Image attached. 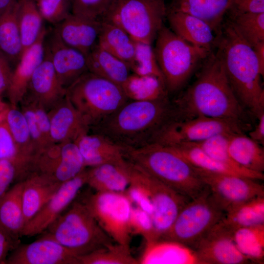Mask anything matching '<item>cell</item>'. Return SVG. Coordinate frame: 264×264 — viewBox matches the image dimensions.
I'll list each match as a JSON object with an SVG mask.
<instances>
[{"label": "cell", "mask_w": 264, "mask_h": 264, "mask_svg": "<svg viewBox=\"0 0 264 264\" xmlns=\"http://www.w3.org/2000/svg\"><path fill=\"white\" fill-rule=\"evenodd\" d=\"M202 63L196 80L172 103L175 115L244 122L245 109L232 89L216 53L212 51Z\"/></svg>", "instance_id": "obj_1"}, {"label": "cell", "mask_w": 264, "mask_h": 264, "mask_svg": "<svg viewBox=\"0 0 264 264\" xmlns=\"http://www.w3.org/2000/svg\"><path fill=\"white\" fill-rule=\"evenodd\" d=\"M215 47L236 97L245 109L258 117L264 112V74L254 49L229 19L216 35Z\"/></svg>", "instance_id": "obj_2"}, {"label": "cell", "mask_w": 264, "mask_h": 264, "mask_svg": "<svg viewBox=\"0 0 264 264\" xmlns=\"http://www.w3.org/2000/svg\"><path fill=\"white\" fill-rule=\"evenodd\" d=\"M173 112V105L169 98L129 100L92 127L89 132L105 136L128 150L135 149L150 144L156 131Z\"/></svg>", "instance_id": "obj_3"}, {"label": "cell", "mask_w": 264, "mask_h": 264, "mask_svg": "<svg viewBox=\"0 0 264 264\" xmlns=\"http://www.w3.org/2000/svg\"><path fill=\"white\" fill-rule=\"evenodd\" d=\"M126 158L176 192L191 199L208 189L195 167L170 147L149 144L128 150Z\"/></svg>", "instance_id": "obj_4"}, {"label": "cell", "mask_w": 264, "mask_h": 264, "mask_svg": "<svg viewBox=\"0 0 264 264\" xmlns=\"http://www.w3.org/2000/svg\"><path fill=\"white\" fill-rule=\"evenodd\" d=\"M41 233L77 257L115 242L99 225L83 201H74Z\"/></svg>", "instance_id": "obj_5"}, {"label": "cell", "mask_w": 264, "mask_h": 264, "mask_svg": "<svg viewBox=\"0 0 264 264\" xmlns=\"http://www.w3.org/2000/svg\"><path fill=\"white\" fill-rule=\"evenodd\" d=\"M154 47L168 93L179 91L212 52L194 46L164 25Z\"/></svg>", "instance_id": "obj_6"}, {"label": "cell", "mask_w": 264, "mask_h": 264, "mask_svg": "<svg viewBox=\"0 0 264 264\" xmlns=\"http://www.w3.org/2000/svg\"><path fill=\"white\" fill-rule=\"evenodd\" d=\"M66 95L90 129L129 100L120 86L89 71L66 89Z\"/></svg>", "instance_id": "obj_7"}, {"label": "cell", "mask_w": 264, "mask_h": 264, "mask_svg": "<svg viewBox=\"0 0 264 264\" xmlns=\"http://www.w3.org/2000/svg\"><path fill=\"white\" fill-rule=\"evenodd\" d=\"M166 15L163 0H112L100 21L119 27L134 41L152 44Z\"/></svg>", "instance_id": "obj_8"}, {"label": "cell", "mask_w": 264, "mask_h": 264, "mask_svg": "<svg viewBox=\"0 0 264 264\" xmlns=\"http://www.w3.org/2000/svg\"><path fill=\"white\" fill-rule=\"evenodd\" d=\"M245 124L202 116L182 118L173 113L158 129L150 144L174 146L200 142L219 134L243 133Z\"/></svg>", "instance_id": "obj_9"}, {"label": "cell", "mask_w": 264, "mask_h": 264, "mask_svg": "<svg viewBox=\"0 0 264 264\" xmlns=\"http://www.w3.org/2000/svg\"><path fill=\"white\" fill-rule=\"evenodd\" d=\"M224 214L213 199L208 189L184 206L159 239L177 242L195 250Z\"/></svg>", "instance_id": "obj_10"}, {"label": "cell", "mask_w": 264, "mask_h": 264, "mask_svg": "<svg viewBox=\"0 0 264 264\" xmlns=\"http://www.w3.org/2000/svg\"><path fill=\"white\" fill-rule=\"evenodd\" d=\"M99 225L115 242L130 245L132 203L125 193L96 192L83 201Z\"/></svg>", "instance_id": "obj_11"}, {"label": "cell", "mask_w": 264, "mask_h": 264, "mask_svg": "<svg viewBox=\"0 0 264 264\" xmlns=\"http://www.w3.org/2000/svg\"><path fill=\"white\" fill-rule=\"evenodd\" d=\"M129 161L132 172L144 185L152 202L153 212L151 219L157 240L169 230L180 211L191 199L176 192L141 167Z\"/></svg>", "instance_id": "obj_12"}, {"label": "cell", "mask_w": 264, "mask_h": 264, "mask_svg": "<svg viewBox=\"0 0 264 264\" xmlns=\"http://www.w3.org/2000/svg\"><path fill=\"white\" fill-rule=\"evenodd\" d=\"M195 168L213 199L225 213L254 198L264 196V186L259 180Z\"/></svg>", "instance_id": "obj_13"}, {"label": "cell", "mask_w": 264, "mask_h": 264, "mask_svg": "<svg viewBox=\"0 0 264 264\" xmlns=\"http://www.w3.org/2000/svg\"><path fill=\"white\" fill-rule=\"evenodd\" d=\"M86 168L76 143L66 142L53 144L37 153L32 161L29 175L38 174L62 183Z\"/></svg>", "instance_id": "obj_14"}, {"label": "cell", "mask_w": 264, "mask_h": 264, "mask_svg": "<svg viewBox=\"0 0 264 264\" xmlns=\"http://www.w3.org/2000/svg\"><path fill=\"white\" fill-rule=\"evenodd\" d=\"M86 168L72 178L62 183L53 196L26 224L22 236L41 234L73 202L81 188L86 184Z\"/></svg>", "instance_id": "obj_15"}, {"label": "cell", "mask_w": 264, "mask_h": 264, "mask_svg": "<svg viewBox=\"0 0 264 264\" xmlns=\"http://www.w3.org/2000/svg\"><path fill=\"white\" fill-rule=\"evenodd\" d=\"M5 264H79L77 257L55 241L41 236L20 243L9 254Z\"/></svg>", "instance_id": "obj_16"}, {"label": "cell", "mask_w": 264, "mask_h": 264, "mask_svg": "<svg viewBox=\"0 0 264 264\" xmlns=\"http://www.w3.org/2000/svg\"><path fill=\"white\" fill-rule=\"evenodd\" d=\"M195 250L201 264H253L237 248L232 232L219 222L199 242Z\"/></svg>", "instance_id": "obj_17"}, {"label": "cell", "mask_w": 264, "mask_h": 264, "mask_svg": "<svg viewBox=\"0 0 264 264\" xmlns=\"http://www.w3.org/2000/svg\"><path fill=\"white\" fill-rule=\"evenodd\" d=\"M47 41L45 40V48L60 84L66 89L88 71L87 56L65 44L55 29Z\"/></svg>", "instance_id": "obj_18"}, {"label": "cell", "mask_w": 264, "mask_h": 264, "mask_svg": "<svg viewBox=\"0 0 264 264\" xmlns=\"http://www.w3.org/2000/svg\"><path fill=\"white\" fill-rule=\"evenodd\" d=\"M53 144L75 142L90 128L66 95L48 111Z\"/></svg>", "instance_id": "obj_19"}, {"label": "cell", "mask_w": 264, "mask_h": 264, "mask_svg": "<svg viewBox=\"0 0 264 264\" xmlns=\"http://www.w3.org/2000/svg\"><path fill=\"white\" fill-rule=\"evenodd\" d=\"M66 93V89L60 84L45 48L44 59L34 71L24 96L37 102L48 111L63 99Z\"/></svg>", "instance_id": "obj_20"}, {"label": "cell", "mask_w": 264, "mask_h": 264, "mask_svg": "<svg viewBox=\"0 0 264 264\" xmlns=\"http://www.w3.org/2000/svg\"><path fill=\"white\" fill-rule=\"evenodd\" d=\"M101 25L100 20L71 13L56 25L55 30L65 44L87 56L97 44Z\"/></svg>", "instance_id": "obj_21"}, {"label": "cell", "mask_w": 264, "mask_h": 264, "mask_svg": "<svg viewBox=\"0 0 264 264\" xmlns=\"http://www.w3.org/2000/svg\"><path fill=\"white\" fill-rule=\"evenodd\" d=\"M46 35L45 28L38 41L23 53L13 70L10 83L6 91L10 104L18 106L25 94L34 71L44 59Z\"/></svg>", "instance_id": "obj_22"}, {"label": "cell", "mask_w": 264, "mask_h": 264, "mask_svg": "<svg viewBox=\"0 0 264 264\" xmlns=\"http://www.w3.org/2000/svg\"><path fill=\"white\" fill-rule=\"evenodd\" d=\"M75 142L86 168L106 163H121L127 159L128 150L98 133L89 132L84 134Z\"/></svg>", "instance_id": "obj_23"}, {"label": "cell", "mask_w": 264, "mask_h": 264, "mask_svg": "<svg viewBox=\"0 0 264 264\" xmlns=\"http://www.w3.org/2000/svg\"><path fill=\"white\" fill-rule=\"evenodd\" d=\"M170 28L180 38L210 52L215 47V34L204 21L191 15L177 11H167Z\"/></svg>", "instance_id": "obj_24"}, {"label": "cell", "mask_w": 264, "mask_h": 264, "mask_svg": "<svg viewBox=\"0 0 264 264\" xmlns=\"http://www.w3.org/2000/svg\"><path fill=\"white\" fill-rule=\"evenodd\" d=\"M140 264H201L196 251L177 242L159 239L146 242Z\"/></svg>", "instance_id": "obj_25"}, {"label": "cell", "mask_w": 264, "mask_h": 264, "mask_svg": "<svg viewBox=\"0 0 264 264\" xmlns=\"http://www.w3.org/2000/svg\"><path fill=\"white\" fill-rule=\"evenodd\" d=\"M87 182L96 192L125 193L130 183L129 161L106 163L87 169Z\"/></svg>", "instance_id": "obj_26"}, {"label": "cell", "mask_w": 264, "mask_h": 264, "mask_svg": "<svg viewBox=\"0 0 264 264\" xmlns=\"http://www.w3.org/2000/svg\"><path fill=\"white\" fill-rule=\"evenodd\" d=\"M22 199L26 224L42 209L62 183L32 173L24 180Z\"/></svg>", "instance_id": "obj_27"}, {"label": "cell", "mask_w": 264, "mask_h": 264, "mask_svg": "<svg viewBox=\"0 0 264 264\" xmlns=\"http://www.w3.org/2000/svg\"><path fill=\"white\" fill-rule=\"evenodd\" d=\"M230 0H172L167 11H177L206 22L215 35L220 31Z\"/></svg>", "instance_id": "obj_28"}, {"label": "cell", "mask_w": 264, "mask_h": 264, "mask_svg": "<svg viewBox=\"0 0 264 264\" xmlns=\"http://www.w3.org/2000/svg\"><path fill=\"white\" fill-rule=\"evenodd\" d=\"M88 71L121 87L132 73L128 64L97 44L87 56Z\"/></svg>", "instance_id": "obj_29"}, {"label": "cell", "mask_w": 264, "mask_h": 264, "mask_svg": "<svg viewBox=\"0 0 264 264\" xmlns=\"http://www.w3.org/2000/svg\"><path fill=\"white\" fill-rule=\"evenodd\" d=\"M23 180L18 181L0 198V224L19 240L25 225L22 195Z\"/></svg>", "instance_id": "obj_30"}, {"label": "cell", "mask_w": 264, "mask_h": 264, "mask_svg": "<svg viewBox=\"0 0 264 264\" xmlns=\"http://www.w3.org/2000/svg\"><path fill=\"white\" fill-rule=\"evenodd\" d=\"M6 118L16 145L18 162L26 171H29L36 152L26 119L18 106L10 104L6 109Z\"/></svg>", "instance_id": "obj_31"}, {"label": "cell", "mask_w": 264, "mask_h": 264, "mask_svg": "<svg viewBox=\"0 0 264 264\" xmlns=\"http://www.w3.org/2000/svg\"><path fill=\"white\" fill-rule=\"evenodd\" d=\"M18 0L0 13V51L10 63H17L22 54L18 23Z\"/></svg>", "instance_id": "obj_32"}, {"label": "cell", "mask_w": 264, "mask_h": 264, "mask_svg": "<svg viewBox=\"0 0 264 264\" xmlns=\"http://www.w3.org/2000/svg\"><path fill=\"white\" fill-rule=\"evenodd\" d=\"M228 152L232 159L239 166L249 171L263 173L264 150L243 133L230 135Z\"/></svg>", "instance_id": "obj_33"}, {"label": "cell", "mask_w": 264, "mask_h": 264, "mask_svg": "<svg viewBox=\"0 0 264 264\" xmlns=\"http://www.w3.org/2000/svg\"><path fill=\"white\" fill-rule=\"evenodd\" d=\"M121 87L130 100L152 101L169 98L164 81L154 76L132 73Z\"/></svg>", "instance_id": "obj_34"}, {"label": "cell", "mask_w": 264, "mask_h": 264, "mask_svg": "<svg viewBox=\"0 0 264 264\" xmlns=\"http://www.w3.org/2000/svg\"><path fill=\"white\" fill-rule=\"evenodd\" d=\"M219 223L232 233L240 228L264 224V196L254 198L225 213Z\"/></svg>", "instance_id": "obj_35"}, {"label": "cell", "mask_w": 264, "mask_h": 264, "mask_svg": "<svg viewBox=\"0 0 264 264\" xmlns=\"http://www.w3.org/2000/svg\"><path fill=\"white\" fill-rule=\"evenodd\" d=\"M101 22L97 44L129 65L134 54L135 41L119 27L109 22Z\"/></svg>", "instance_id": "obj_36"}, {"label": "cell", "mask_w": 264, "mask_h": 264, "mask_svg": "<svg viewBox=\"0 0 264 264\" xmlns=\"http://www.w3.org/2000/svg\"><path fill=\"white\" fill-rule=\"evenodd\" d=\"M18 2V23L23 54L38 41L45 28L35 1L19 0Z\"/></svg>", "instance_id": "obj_37"}, {"label": "cell", "mask_w": 264, "mask_h": 264, "mask_svg": "<svg viewBox=\"0 0 264 264\" xmlns=\"http://www.w3.org/2000/svg\"><path fill=\"white\" fill-rule=\"evenodd\" d=\"M232 237L239 251L253 264H264V224L237 229Z\"/></svg>", "instance_id": "obj_38"}, {"label": "cell", "mask_w": 264, "mask_h": 264, "mask_svg": "<svg viewBox=\"0 0 264 264\" xmlns=\"http://www.w3.org/2000/svg\"><path fill=\"white\" fill-rule=\"evenodd\" d=\"M231 134H219L203 141L193 143L213 158L234 168L242 176L259 180H264V173L245 169L238 165L232 159L228 152L229 138Z\"/></svg>", "instance_id": "obj_39"}, {"label": "cell", "mask_w": 264, "mask_h": 264, "mask_svg": "<svg viewBox=\"0 0 264 264\" xmlns=\"http://www.w3.org/2000/svg\"><path fill=\"white\" fill-rule=\"evenodd\" d=\"M172 148L193 166L212 173L243 176L234 168L213 158L195 143H185Z\"/></svg>", "instance_id": "obj_40"}, {"label": "cell", "mask_w": 264, "mask_h": 264, "mask_svg": "<svg viewBox=\"0 0 264 264\" xmlns=\"http://www.w3.org/2000/svg\"><path fill=\"white\" fill-rule=\"evenodd\" d=\"M79 264H138L130 245L113 243L77 257Z\"/></svg>", "instance_id": "obj_41"}, {"label": "cell", "mask_w": 264, "mask_h": 264, "mask_svg": "<svg viewBox=\"0 0 264 264\" xmlns=\"http://www.w3.org/2000/svg\"><path fill=\"white\" fill-rule=\"evenodd\" d=\"M228 19L252 48L264 42V12L244 13Z\"/></svg>", "instance_id": "obj_42"}, {"label": "cell", "mask_w": 264, "mask_h": 264, "mask_svg": "<svg viewBox=\"0 0 264 264\" xmlns=\"http://www.w3.org/2000/svg\"><path fill=\"white\" fill-rule=\"evenodd\" d=\"M135 44L134 54L129 64L132 73L156 76L164 81L152 44L136 41Z\"/></svg>", "instance_id": "obj_43"}, {"label": "cell", "mask_w": 264, "mask_h": 264, "mask_svg": "<svg viewBox=\"0 0 264 264\" xmlns=\"http://www.w3.org/2000/svg\"><path fill=\"white\" fill-rule=\"evenodd\" d=\"M38 8L44 21L57 24L71 13V0H39Z\"/></svg>", "instance_id": "obj_44"}, {"label": "cell", "mask_w": 264, "mask_h": 264, "mask_svg": "<svg viewBox=\"0 0 264 264\" xmlns=\"http://www.w3.org/2000/svg\"><path fill=\"white\" fill-rule=\"evenodd\" d=\"M129 223L132 236L140 235L146 242L156 240L150 215L137 206L132 205Z\"/></svg>", "instance_id": "obj_45"}, {"label": "cell", "mask_w": 264, "mask_h": 264, "mask_svg": "<svg viewBox=\"0 0 264 264\" xmlns=\"http://www.w3.org/2000/svg\"><path fill=\"white\" fill-rule=\"evenodd\" d=\"M7 107L0 113V159L13 161L25 173V169L18 162L16 145L6 121Z\"/></svg>", "instance_id": "obj_46"}, {"label": "cell", "mask_w": 264, "mask_h": 264, "mask_svg": "<svg viewBox=\"0 0 264 264\" xmlns=\"http://www.w3.org/2000/svg\"><path fill=\"white\" fill-rule=\"evenodd\" d=\"M71 13L84 18L100 20L112 0H71Z\"/></svg>", "instance_id": "obj_47"}, {"label": "cell", "mask_w": 264, "mask_h": 264, "mask_svg": "<svg viewBox=\"0 0 264 264\" xmlns=\"http://www.w3.org/2000/svg\"><path fill=\"white\" fill-rule=\"evenodd\" d=\"M19 105L27 122L31 138L36 154L49 145L45 141L37 122L34 111L30 103L22 98Z\"/></svg>", "instance_id": "obj_48"}, {"label": "cell", "mask_w": 264, "mask_h": 264, "mask_svg": "<svg viewBox=\"0 0 264 264\" xmlns=\"http://www.w3.org/2000/svg\"><path fill=\"white\" fill-rule=\"evenodd\" d=\"M23 176L22 169L16 163L10 160L0 159V198L13 182L22 180Z\"/></svg>", "instance_id": "obj_49"}, {"label": "cell", "mask_w": 264, "mask_h": 264, "mask_svg": "<svg viewBox=\"0 0 264 264\" xmlns=\"http://www.w3.org/2000/svg\"><path fill=\"white\" fill-rule=\"evenodd\" d=\"M264 12V0H230L226 14L229 19L248 13Z\"/></svg>", "instance_id": "obj_50"}, {"label": "cell", "mask_w": 264, "mask_h": 264, "mask_svg": "<svg viewBox=\"0 0 264 264\" xmlns=\"http://www.w3.org/2000/svg\"><path fill=\"white\" fill-rule=\"evenodd\" d=\"M23 98L30 103L45 141L49 146L53 144L50 137V123L48 111L42 105L27 96H24Z\"/></svg>", "instance_id": "obj_51"}, {"label": "cell", "mask_w": 264, "mask_h": 264, "mask_svg": "<svg viewBox=\"0 0 264 264\" xmlns=\"http://www.w3.org/2000/svg\"><path fill=\"white\" fill-rule=\"evenodd\" d=\"M20 243L19 240L13 238L0 224V264H5L10 253Z\"/></svg>", "instance_id": "obj_52"}, {"label": "cell", "mask_w": 264, "mask_h": 264, "mask_svg": "<svg viewBox=\"0 0 264 264\" xmlns=\"http://www.w3.org/2000/svg\"><path fill=\"white\" fill-rule=\"evenodd\" d=\"M12 73L10 62L0 51V96L6 91L10 83Z\"/></svg>", "instance_id": "obj_53"}, {"label": "cell", "mask_w": 264, "mask_h": 264, "mask_svg": "<svg viewBox=\"0 0 264 264\" xmlns=\"http://www.w3.org/2000/svg\"><path fill=\"white\" fill-rule=\"evenodd\" d=\"M258 121L254 128L248 133V136L261 145L264 144V112L258 117Z\"/></svg>", "instance_id": "obj_54"}, {"label": "cell", "mask_w": 264, "mask_h": 264, "mask_svg": "<svg viewBox=\"0 0 264 264\" xmlns=\"http://www.w3.org/2000/svg\"><path fill=\"white\" fill-rule=\"evenodd\" d=\"M253 49L255 53L260 69L264 74V42L257 44Z\"/></svg>", "instance_id": "obj_55"}, {"label": "cell", "mask_w": 264, "mask_h": 264, "mask_svg": "<svg viewBox=\"0 0 264 264\" xmlns=\"http://www.w3.org/2000/svg\"><path fill=\"white\" fill-rule=\"evenodd\" d=\"M16 0H0V13L7 9Z\"/></svg>", "instance_id": "obj_56"}, {"label": "cell", "mask_w": 264, "mask_h": 264, "mask_svg": "<svg viewBox=\"0 0 264 264\" xmlns=\"http://www.w3.org/2000/svg\"><path fill=\"white\" fill-rule=\"evenodd\" d=\"M8 105L1 100L0 96V113L7 107Z\"/></svg>", "instance_id": "obj_57"}, {"label": "cell", "mask_w": 264, "mask_h": 264, "mask_svg": "<svg viewBox=\"0 0 264 264\" xmlns=\"http://www.w3.org/2000/svg\"><path fill=\"white\" fill-rule=\"evenodd\" d=\"M34 0L36 2H37L39 0Z\"/></svg>", "instance_id": "obj_58"}, {"label": "cell", "mask_w": 264, "mask_h": 264, "mask_svg": "<svg viewBox=\"0 0 264 264\" xmlns=\"http://www.w3.org/2000/svg\"></svg>", "instance_id": "obj_59"}, {"label": "cell", "mask_w": 264, "mask_h": 264, "mask_svg": "<svg viewBox=\"0 0 264 264\" xmlns=\"http://www.w3.org/2000/svg\"></svg>", "instance_id": "obj_60"}]
</instances>
